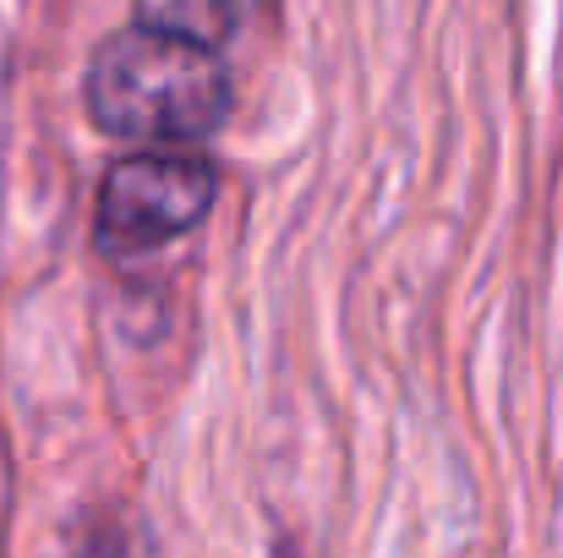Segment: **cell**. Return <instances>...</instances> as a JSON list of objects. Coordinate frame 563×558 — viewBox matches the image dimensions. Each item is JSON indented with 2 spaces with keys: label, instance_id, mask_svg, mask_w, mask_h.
<instances>
[{
  "label": "cell",
  "instance_id": "6da1fadb",
  "mask_svg": "<svg viewBox=\"0 0 563 558\" xmlns=\"http://www.w3.org/2000/svg\"><path fill=\"white\" fill-rule=\"evenodd\" d=\"M88 116L132 143H202L230 116V72L213 50L126 28L88 66Z\"/></svg>",
  "mask_w": 563,
  "mask_h": 558
},
{
  "label": "cell",
  "instance_id": "7a4b0ae2",
  "mask_svg": "<svg viewBox=\"0 0 563 558\" xmlns=\"http://www.w3.org/2000/svg\"><path fill=\"white\" fill-rule=\"evenodd\" d=\"M219 176L208 160L187 149H148L126 154L110 165L99 186V214H93V241L104 258H148L170 241L197 230L213 208Z\"/></svg>",
  "mask_w": 563,
  "mask_h": 558
},
{
  "label": "cell",
  "instance_id": "3957f363",
  "mask_svg": "<svg viewBox=\"0 0 563 558\" xmlns=\"http://www.w3.org/2000/svg\"><path fill=\"white\" fill-rule=\"evenodd\" d=\"M137 28L213 50L235 28V0H137Z\"/></svg>",
  "mask_w": 563,
  "mask_h": 558
}]
</instances>
